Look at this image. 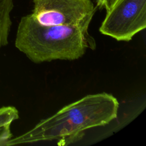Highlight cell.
Here are the masks:
<instances>
[{
	"label": "cell",
	"instance_id": "6",
	"mask_svg": "<svg viewBox=\"0 0 146 146\" xmlns=\"http://www.w3.org/2000/svg\"><path fill=\"white\" fill-rule=\"evenodd\" d=\"M19 112L13 106H3L0 108V128L7 125L18 119Z\"/></svg>",
	"mask_w": 146,
	"mask_h": 146
},
{
	"label": "cell",
	"instance_id": "7",
	"mask_svg": "<svg viewBox=\"0 0 146 146\" xmlns=\"http://www.w3.org/2000/svg\"><path fill=\"white\" fill-rule=\"evenodd\" d=\"M10 125L0 128V145H6V143L12 137Z\"/></svg>",
	"mask_w": 146,
	"mask_h": 146
},
{
	"label": "cell",
	"instance_id": "1",
	"mask_svg": "<svg viewBox=\"0 0 146 146\" xmlns=\"http://www.w3.org/2000/svg\"><path fill=\"white\" fill-rule=\"evenodd\" d=\"M119 103L106 92L88 95L40 120L29 131L11 137L6 145L56 140L67 145L80 140L88 129L104 126L117 117Z\"/></svg>",
	"mask_w": 146,
	"mask_h": 146
},
{
	"label": "cell",
	"instance_id": "4",
	"mask_svg": "<svg viewBox=\"0 0 146 146\" xmlns=\"http://www.w3.org/2000/svg\"><path fill=\"white\" fill-rule=\"evenodd\" d=\"M146 27V0H117L107 11L100 32L117 41L129 42Z\"/></svg>",
	"mask_w": 146,
	"mask_h": 146
},
{
	"label": "cell",
	"instance_id": "2",
	"mask_svg": "<svg viewBox=\"0 0 146 146\" xmlns=\"http://www.w3.org/2000/svg\"><path fill=\"white\" fill-rule=\"evenodd\" d=\"M87 27L43 25L32 14L21 18L18 26L15 46L35 63L55 60H74L81 58L95 43Z\"/></svg>",
	"mask_w": 146,
	"mask_h": 146
},
{
	"label": "cell",
	"instance_id": "8",
	"mask_svg": "<svg viewBox=\"0 0 146 146\" xmlns=\"http://www.w3.org/2000/svg\"><path fill=\"white\" fill-rule=\"evenodd\" d=\"M117 0H97V6L100 9H105L108 11Z\"/></svg>",
	"mask_w": 146,
	"mask_h": 146
},
{
	"label": "cell",
	"instance_id": "3",
	"mask_svg": "<svg viewBox=\"0 0 146 146\" xmlns=\"http://www.w3.org/2000/svg\"><path fill=\"white\" fill-rule=\"evenodd\" d=\"M34 18L43 25L88 27L96 10L91 0H33Z\"/></svg>",
	"mask_w": 146,
	"mask_h": 146
},
{
	"label": "cell",
	"instance_id": "5",
	"mask_svg": "<svg viewBox=\"0 0 146 146\" xmlns=\"http://www.w3.org/2000/svg\"><path fill=\"white\" fill-rule=\"evenodd\" d=\"M13 8V0H0V48L8 44L12 25L11 13Z\"/></svg>",
	"mask_w": 146,
	"mask_h": 146
}]
</instances>
